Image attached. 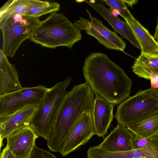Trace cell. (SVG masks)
<instances>
[{
  "mask_svg": "<svg viewBox=\"0 0 158 158\" xmlns=\"http://www.w3.org/2000/svg\"><path fill=\"white\" fill-rule=\"evenodd\" d=\"M82 70L86 82L95 95L115 105L129 97L132 80L105 54L91 53L85 59Z\"/></svg>",
  "mask_w": 158,
  "mask_h": 158,
  "instance_id": "6da1fadb",
  "label": "cell"
},
{
  "mask_svg": "<svg viewBox=\"0 0 158 158\" xmlns=\"http://www.w3.org/2000/svg\"><path fill=\"white\" fill-rule=\"evenodd\" d=\"M94 99V93L86 82L75 85L66 92L47 141L50 150L59 152L61 146L82 114L86 111L92 113Z\"/></svg>",
  "mask_w": 158,
  "mask_h": 158,
  "instance_id": "7a4b0ae2",
  "label": "cell"
},
{
  "mask_svg": "<svg viewBox=\"0 0 158 158\" xmlns=\"http://www.w3.org/2000/svg\"><path fill=\"white\" fill-rule=\"evenodd\" d=\"M82 38L81 31L63 14L54 12L40 21L28 39L46 48L65 46L71 49Z\"/></svg>",
  "mask_w": 158,
  "mask_h": 158,
  "instance_id": "3957f363",
  "label": "cell"
},
{
  "mask_svg": "<svg viewBox=\"0 0 158 158\" xmlns=\"http://www.w3.org/2000/svg\"><path fill=\"white\" fill-rule=\"evenodd\" d=\"M71 77L49 88L44 99L38 108L30 126L37 135L47 141L52 131L57 113L71 82Z\"/></svg>",
  "mask_w": 158,
  "mask_h": 158,
  "instance_id": "277c9868",
  "label": "cell"
},
{
  "mask_svg": "<svg viewBox=\"0 0 158 158\" xmlns=\"http://www.w3.org/2000/svg\"><path fill=\"white\" fill-rule=\"evenodd\" d=\"M39 18L17 14L0 21L3 36L2 50L7 57H13L21 44L29 39L40 23Z\"/></svg>",
  "mask_w": 158,
  "mask_h": 158,
  "instance_id": "5b68a950",
  "label": "cell"
},
{
  "mask_svg": "<svg viewBox=\"0 0 158 158\" xmlns=\"http://www.w3.org/2000/svg\"><path fill=\"white\" fill-rule=\"evenodd\" d=\"M158 113V98L146 90H139L135 95L119 104L115 117L118 124L126 126Z\"/></svg>",
  "mask_w": 158,
  "mask_h": 158,
  "instance_id": "8992f818",
  "label": "cell"
},
{
  "mask_svg": "<svg viewBox=\"0 0 158 158\" xmlns=\"http://www.w3.org/2000/svg\"><path fill=\"white\" fill-rule=\"evenodd\" d=\"M48 89L39 85L23 88L13 93L0 96V116L11 114L27 106L38 108Z\"/></svg>",
  "mask_w": 158,
  "mask_h": 158,
  "instance_id": "52a82bcc",
  "label": "cell"
},
{
  "mask_svg": "<svg viewBox=\"0 0 158 158\" xmlns=\"http://www.w3.org/2000/svg\"><path fill=\"white\" fill-rule=\"evenodd\" d=\"M86 11L90 20L80 17L73 23L74 25L80 31L85 30L86 34L95 38L107 48L123 51L126 47L125 41L105 26L102 21L93 17L88 10Z\"/></svg>",
  "mask_w": 158,
  "mask_h": 158,
  "instance_id": "ba28073f",
  "label": "cell"
},
{
  "mask_svg": "<svg viewBox=\"0 0 158 158\" xmlns=\"http://www.w3.org/2000/svg\"><path fill=\"white\" fill-rule=\"evenodd\" d=\"M92 113L86 111L82 114L60 148L62 156L78 150L95 135Z\"/></svg>",
  "mask_w": 158,
  "mask_h": 158,
  "instance_id": "9c48e42d",
  "label": "cell"
},
{
  "mask_svg": "<svg viewBox=\"0 0 158 158\" xmlns=\"http://www.w3.org/2000/svg\"><path fill=\"white\" fill-rule=\"evenodd\" d=\"M38 108L27 106L8 115L0 116L1 147L3 140L9 135L30 126Z\"/></svg>",
  "mask_w": 158,
  "mask_h": 158,
  "instance_id": "30bf717a",
  "label": "cell"
},
{
  "mask_svg": "<svg viewBox=\"0 0 158 158\" xmlns=\"http://www.w3.org/2000/svg\"><path fill=\"white\" fill-rule=\"evenodd\" d=\"M38 137L30 126L9 135L6 138V146L15 156L20 158H29Z\"/></svg>",
  "mask_w": 158,
  "mask_h": 158,
  "instance_id": "8fae6325",
  "label": "cell"
},
{
  "mask_svg": "<svg viewBox=\"0 0 158 158\" xmlns=\"http://www.w3.org/2000/svg\"><path fill=\"white\" fill-rule=\"evenodd\" d=\"M99 14L110 25L114 31L135 47L140 49L139 45L129 24L123 21L101 3L95 0H83Z\"/></svg>",
  "mask_w": 158,
  "mask_h": 158,
  "instance_id": "7c38bea8",
  "label": "cell"
},
{
  "mask_svg": "<svg viewBox=\"0 0 158 158\" xmlns=\"http://www.w3.org/2000/svg\"><path fill=\"white\" fill-rule=\"evenodd\" d=\"M115 105L95 95L92 114L95 135L104 137L107 133L113 119Z\"/></svg>",
  "mask_w": 158,
  "mask_h": 158,
  "instance_id": "4fadbf2b",
  "label": "cell"
},
{
  "mask_svg": "<svg viewBox=\"0 0 158 158\" xmlns=\"http://www.w3.org/2000/svg\"><path fill=\"white\" fill-rule=\"evenodd\" d=\"M135 135L126 126L118 124L98 146L111 152L129 151L133 149L132 140Z\"/></svg>",
  "mask_w": 158,
  "mask_h": 158,
  "instance_id": "5bb4252c",
  "label": "cell"
},
{
  "mask_svg": "<svg viewBox=\"0 0 158 158\" xmlns=\"http://www.w3.org/2000/svg\"><path fill=\"white\" fill-rule=\"evenodd\" d=\"M0 96L10 94L22 89L15 64H10L0 49Z\"/></svg>",
  "mask_w": 158,
  "mask_h": 158,
  "instance_id": "9a60e30c",
  "label": "cell"
},
{
  "mask_svg": "<svg viewBox=\"0 0 158 158\" xmlns=\"http://www.w3.org/2000/svg\"><path fill=\"white\" fill-rule=\"evenodd\" d=\"M131 27L140 47L141 53L158 54V41L135 18L126 21Z\"/></svg>",
  "mask_w": 158,
  "mask_h": 158,
  "instance_id": "2e32d148",
  "label": "cell"
},
{
  "mask_svg": "<svg viewBox=\"0 0 158 158\" xmlns=\"http://www.w3.org/2000/svg\"><path fill=\"white\" fill-rule=\"evenodd\" d=\"M126 127L136 136L149 139L157 135L158 134V113Z\"/></svg>",
  "mask_w": 158,
  "mask_h": 158,
  "instance_id": "e0dca14e",
  "label": "cell"
},
{
  "mask_svg": "<svg viewBox=\"0 0 158 158\" xmlns=\"http://www.w3.org/2000/svg\"><path fill=\"white\" fill-rule=\"evenodd\" d=\"M60 5L56 2L37 0L35 3L29 9L25 15L40 17L50 13L56 12L60 10Z\"/></svg>",
  "mask_w": 158,
  "mask_h": 158,
  "instance_id": "ac0fdd59",
  "label": "cell"
},
{
  "mask_svg": "<svg viewBox=\"0 0 158 158\" xmlns=\"http://www.w3.org/2000/svg\"><path fill=\"white\" fill-rule=\"evenodd\" d=\"M130 158H158V136L149 138L148 144L144 147L128 151Z\"/></svg>",
  "mask_w": 158,
  "mask_h": 158,
  "instance_id": "d6986e66",
  "label": "cell"
},
{
  "mask_svg": "<svg viewBox=\"0 0 158 158\" xmlns=\"http://www.w3.org/2000/svg\"><path fill=\"white\" fill-rule=\"evenodd\" d=\"M37 0H14L8 9L0 14V21L17 14L25 15L29 9Z\"/></svg>",
  "mask_w": 158,
  "mask_h": 158,
  "instance_id": "ffe728a7",
  "label": "cell"
},
{
  "mask_svg": "<svg viewBox=\"0 0 158 158\" xmlns=\"http://www.w3.org/2000/svg\"><path fill=\"white\" fill-rule=\"evenodd\" d=\"M133 64L158 76V54L147 55L141 53Z\"/></svg>",
  "mask_w": 158,
  "mask_h": 158,
  "instance_id": "44dd1931",
  "label": "cell"
},
{
  "mask_svg": "<svg viewBox=\"0 0 158 158\" xmlns=\"http://www.w3.org/2000/svg\"><path fill=\"white\" fill-rule=\"evenodd\" d=\"M103 2L109 6L111 10L117 11L126 21H130L134 18L122 0H104Z\"/></svg>",
  "mask_w": 158,
  "mask_h": 158,
  "instance_id": "7402d4cb",
  "label": "cell"
},
{
  "mask_svg": "<svg viewBox=\"0 0 158 158\" xmlns=\"http://www.w3.org/2000/svg\"><path fill=\"white\" fill-rule=\"evenodd\" d=\"M29 158H57L49 152L39 148L35 146Z\"/></svg>",
  "mask_w": 158,
  "mask_h": 158,
  "instance_id": "603a6c76",
  "label": "cell"
},
{
  "mask_svg": "<svg viewBox=\"0 0 158 158\" xmlns=\"http://www.w3.org/2000/svg\"><path fill=\"white\" fill-rule=\"evenodd\" d=\"M148 79L150 81L151 87L147 89V91L150 94L158 98V76L152 74L148 77Z\"/></svg>",
  "mask_w": 158,
  "mask_h": 158,
  "instance_id": "cb8c5ba5",
  "label": "cell"
},
{
  "mask_svg": "<svg viewBox=\"0 0 158 158\" xmlns=\"http://www.w3.org/2000/svg\"><path fill=\"white\" fill-rule=\"evenodd\" d=\"M149 139H146L135 135L132 140L134 150H137L145 147L148 143Z\"/></svg>",
  "mask_w": 158,
  "mask_h": 158,
  "instance_id": "d4e9b609",
  "label": "cell"
},
{
  "mask_svg": "<svg viewBox=\"0 0 158 158\" xmlns=\"http://www.w3.org/2000/svg\"><path fill=\"white\" fill-rule=\"evenodd\" d=\"M15 156L6 145L2 150L0 158H15Z\"/></svg>",
  "mask_w": 158,
  "mask_h": 158,
  "instance_id": "484cf974",
  "label": "cell"
},
{
  "mask_svg": "<svg viewBox=\"0 0 158 158\" xmlns=\"http://www.w3.org/2000/svg\"><path fill=\"white\" fill-rule=\"evenodd\" d=\"M14 0H9L2 6L0 9V14L6 11L13 2Z\"/></svg>",
  "mask_w": 158,
  "mask_h": 158,
  "instance_id": "4316f807",
  "label": "cell"
},
{
  "mask_svg": "<svg viewBox=\"0 0 158 158\" xmlns=\"http://www.w3.org/2000/svg\"><path fill=\"white\" fill-rule=\"evenodd\" d=\"M125 3L127 4L129 6L132 7L133 5L135 4L138 2L137 0H122Z\"/></svg>",
  "mask_w": 158,
  "mask_h": 158,
  "instance_id": "83f0119b",
  "label": "cell"
},
{
  "mask_svg": "<svg viewBox=\"0 0 158 158\" xmlns=\"http://www.w3.org/2000/svg\"><path fill=\"white\" fill-rule=\"evenodd\" d=\"M154 37L156 40L158 41V17L157 19V24L155 28V31Z\"/></svg>",
  "mask_w": 158,
  "mask_h": 158,
  "instance_id": "f1b7e54d",
  "label": "cell"
},
{
  "mask_svg": "<svg viewBox=\"0 0 158 158\" xmlns=\"http://www.w3.org/2000/svg\"><path fill=\"white\" fill-rule=\"evenodd\" d=\"M15 158H20V157H17V156H15Z\"/></svg>",
  "mask_w": 158,
  "mask_h": 158,
  "instance_id": "f546056e",
  "label": "cell"
},
{
  "mask_svg": "<svg viewBox=\"0 0 158 158\" xmlns=\"http://www.w3.org/2000/svg\"><path fill=\"white\" fill-rule=\"evenodd\" d=\"M146 158L145 157H141V158Z\"/></svg>",
  "mask_w": 158,
  "mask_h": 158,
  "instance_id": "4dcf8cb0",
  "label": "cell"
},
{
  "mask_svg": "<svg viewBox=\"0 0 158 158\" xmlns=\"http://www.w3.org/2000/svg\"><path fill=\"white\" fill-rule=\"evenodd\" d=\"M158 136V134H157V135H156Z\"/></svg>",
  "mask_w": 158,
  "mask_h": 158,
  "instance_id": "1f68e13d",
  "label": "cell"
}]
</instances>
